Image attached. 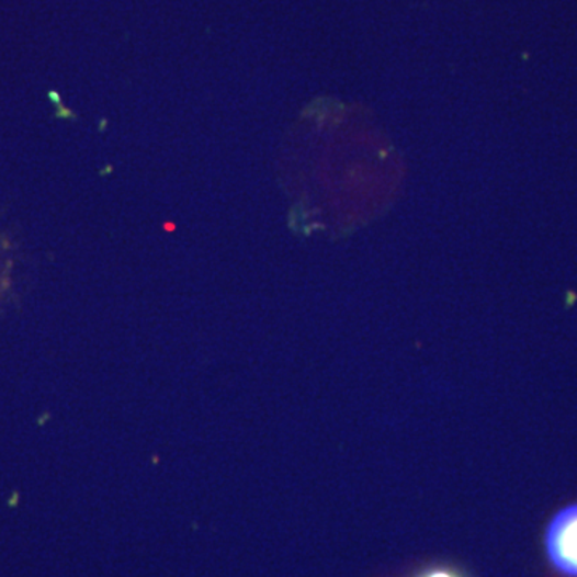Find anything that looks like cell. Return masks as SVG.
Here are the masks:
<instances>
[{
	"label": "cell",
	"mask_w": 577,
	"mask_h": 577,
	"mask_svg": "<svg viewBox=\"0 0 577 577\" xmlns=\"http://www.w3.org/2000/svg\"><path fill=\"white\" fill-rule=\"evenodd\" d=\"M545 552L559 575L577 577V502L563 507L545 530Z\"/></svg>",
	"instance_id": "cell-1"
},
{
	"label": "cell",
	"mask_w": 577,
	"mask_h": 577,
	"mask_svg": "<svg viewBox=\"0 0 577 577\" xmlns=\"http://www.w3.org/2000/svg\"><path fill=\"white\" fill-rule=\"evenodd\" d=\"M422 577H459L453 575L451 572H444V569H434V572L427 573Z\"/></svg>",
	"instance_id": "cell-2"
}]
</instances>
